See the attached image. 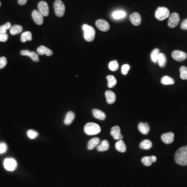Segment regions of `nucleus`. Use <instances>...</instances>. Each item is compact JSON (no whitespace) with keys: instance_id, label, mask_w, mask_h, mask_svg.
Masks as SVG:
<instances>
[{"instance_id":"nucleus-1","label":"nucleus","mask_w":187,"mask_h":187,"mask_svg":"<svg viewBox=\"0 0 187 187\" xmlns=\"http://www.w3.org/2000/svg\"><path fill=\"white\" fill-rule=\"evenodd\" d=\"M174 157L177 164L181 166L187 165V145L178 149Z\"/></svg>"},{"instance_id":"nucleus-2","label":"nucleus","mask_w":187,"mask_h":187,"mask_svg":"<svg viewBox=\"0 0 187 187\" xmlns=\"http://www.w3.org/2000/svg\"><path fill=\"white\" fill-rule=\"evenodd\" d=\"M84 32V37L85 40L88 42H92L95 37V30L92 26L84 24L82 27Z\"/></svg>"},{"instance_id":"nucleus-3","label":"nucleus","mask_w":187,"mask_h":187,"mask_svg":"<svg viewBox=\"0 0 187 187\" xmlns=\"http://www.w3.org/2000/svg\"><path fill=\"white\" fill-rule=\"evenodd\" d=\"M84 130L87 135H95L100 133L101 128L97 124L91 122L85 125Z\"/></svg>"},{"instance_id":"nucleus-4","label":"nucleus","mask_w":187,"mask_h":187,"mask_svg":"<svg viewBox=\"0 0 187 187\" xmlns=\"http://www.w3.org/2000/svg\"><path fill=\"white\" fill-rule=\"evenodd\" d=\"M170 11L168 8L164 7H160L156 10L155 16L157 20L162 21L166 20L170 16Z\"/></svg>"},{"instance_id":"nucleus-5","label":"nucleus","mask_w":187,"mask_h":187,"mask_svg":"<svg viewBox=\"0 0 187 187\" xmlns=\"http://www.w3.org/2000/svg\"><path fill=\"white\" fill-rule=\"evenodd\" d=\"M54 10L56 15L59 17H62L65 13V6L64 3L60 0H56L54 3Z\"/></svg>"},{"instance_id":"nucleus-6","label":"nucleus","mask_w":187,"mask_h":187,"mask_svg":"<svg viewBox=\"0 0 187 187\" xmlns=\"http://www.w3.org/2000/svg\"><path fill=\"white\" fill-rule=\"evenodd\" d=\"M180 20L179 15L177 13H174L171 14L168 21V26L170 28H175L179 23Z\"/></svg>"},{"instance_id":"nucleus-7","label":"nucleus","mask_w":187,"mask_h":187,"mask_svg":"<svg viewBox=\"0 0 187 187\" xmlns=\"http://www.w3.org/2000/svg\"><path fill=\"white\" fill-rule=\"evenodd\" d=\"M17 162L12 158H7L4 160V168L8 171H13L17 167Z\"/></svg>"},{"instance_id":"nucleus-8","label":"nucleus","mask_w":187,"mask_h":187,"mask_svg":"<svg viewBox=\"0 0 187 187\" xmlns=\"http://www.w3.org/2000/svg\"><path fill=\"white\" fill-rule=\"evenodd\" d=\"M173 58L177 62H182L186 59L187 54L180 50H174L172 53Z\"/></svg>"},{"instance_id":"nucleus-9","label":"nucleus","mask_w":187,"mask_h":187,"mask_svg":"<svg viewBox=\"0 0 187 187\" xmlns=\"http://www.w3.org/2000/svg\"><path fill=\"white\" fill-rule=\"evenodd\" d=\"M32 17L35 23L38 25H42L43 23V16L39 12V11L34 10L32 13Z\"/></svg>"},{"instance_id":"nucleus-10","label":"nucleus","mask_w":187,"mask_h":187,"mask_svg":"<svg viewBox=\"0 0 187 187\" xmlns=\"http://www.w3.org/2000/svg\"><path fill=\"white\" fill-rule=\"evenodd\" d=\"M96 27L101 31L107 32L110 29V25L107 21L104 20H98L96 22Z\"/></svg>"},{"instance_id":"nucleus-11","label":"nucleus","mask_w":187,"mask_h":187,"mask_svg":"<svg viewBox=\"0 0 187 187\" xmlns=\"http://www.w3.org/2000/svg\"><path fill=\"white\" fill-rule=\"evenodd\" d=\"M38 8L39 12L43 16L47 17L49 15V8L47 2L45 1H41L38 4Z\"/></svg>"},{"instance_id":"nucleus-12","label":"nucleus","mask_w":187,"mask_h":187,"mask_svg":"<svg viewBox=\"0 0 187 187\" xmlns=\"http://www.w3.org/2000/svg\"><path fill=\"white\" fill-rule=\"evenodd\" d=\"M111 135L116 140H122L123 136L121 134V130L119 126H114L111 130Z\"/></svg>"},{"instance_id":"nucleus-13","label":"nucleus","mask_w":187,"mask_h":187,"mask_svg":"<svg viewBox=\"0 0 187 187\" xmlns=\"http://www.w3.org/2000/svg\"><path fill=\"white\" fill-rule=\"evenodd\" d=\"M20 54L23 56H29L32 59V60L35 62H39V55L35 52H30L28 50H22L20 52Z\"/></svg>"},{"instance_id":"nucleus-14","label":"nucleus","mask_w":187,"mask_h":187,"mask_svg":"<svg viewBox=\"0 0 187 187\" xmlns=\"http://www.w3.org/2000/svg\"><path fill=\"white\" fill-rule=\"evenodd\" d=\"M174 134L172 132L164 133L161 136V139L163 143L166 144H170L174 141Z\"/></svg>"},{"instance_id":"nucleus-15","label":"nucleus","mask_w":187,"mask_h":187,"mask_svg":"<svg viewBox=\"0 0 187 187\" xmlns=\"http://www.w3.org/2000/svg\"><path fill=\"white\" fill-rule=\"evenodd\" d=\"M129 19L132 24L136 26L140 25L141 23V18L140 14L138 13L131 14L129 17Z\"/></svg>"},{"instance_id":"nucleus-16","label":"nucleus","mask_w":187,"mask_h":187,"mask_svg":"<svg viewBox=\"0 0 187 187\" xmlns=\"http://www.w3.org/2000/svg\"><path fill=\"white\" fill-rule=\"evenodd\" d=\"M37 52L40 55H45L47 56H50L53 54L52 50L43 45H41L37 49Z\"/></svg>"},{"instance_id":"nucleus-17","label":"nucleus","mask_w":187,"mask_h":187,"mask_svg":"<svg viewBox=\"0 0 187 187\" xmlns=\"http://www.w3.org/2000/svg\"><path fill=\"white\" fill-rule=\"evenodd\" d=\"M156 156L152 155L150 156H145L143 157L141 159V162L143 164L146 166H149L151 165L152 163L156 162Z\"/></svg>"},{"instance_id":"nucleus-18","label":"nucleus","mask_w":187,"mask_h":187,"mask_svg":"<svg viewBox=\"0 0 187 187\" xmlns=\"http://www.w3.org/2000/svg\"><path fill=\"white\" fill-rule=\"evenodd\" d=\"M105 96L108 104H113L116 101V94L111 91H107L105 92Z\"/></svg>"},{"instance_id":"nucleus-19","label":"nucleus","mask_w":187,"mask_h":187,"mask_svg":"<svg viewBox=\"0 0 187 187\" xmlns=\"http://www.w3.org/2000/svg\"><path fill=\"white\" fill-rule=\"evenodd\" d=\"M138 129L141 133L144 135H147L150 131V126L147 123L140 122L138 124Z\"/></svg>"},{"instance_id":"nucleus-20","label":"nucleus","mask_w":187,"mask_h":187,"mask_svg":"<svg viewBox=\"0 0 187 187\" xmlns=\"http://www.w3.org/2000/svg\"><path fill=\"white\" fill-rule=\"evenodd\" d=\"M93 114L95 118L100 120H104L106 118V116L104 112H102V111L94 109L92 111Z\"/></svg>"},{"instance_id":"nucleus-21","label":"nucleus","mask_w":187,"mask_h":187,"mask_svg":"<svg viewBox=\"0 0 187 187\" xmlns=\"http://www.w3.org/2000/svg\"><path fill=\"white\" fill-rule=\"evenodd\" d=\"M75 118V114L72 111H69L66 114V117L64 120V123L66 125H70L72 123Z\"/></svg>"},{"instance_id":"nucleus-22","label":"nucleus","mask_w":187,"mask_h":187,"mask_svg":"<svg viewBox=\"0 0 187 187\" xmlns=\"http://www.w3.org/2000/svg\"><path fill=\"white\" fill-rule=\"evenodd\" d=\"M100 143V139L96 137L91 139L89 141L88 145H87V149L89 150H93V149H94L95 147H97L99 143Z\"/></svg>"},{"instance_id":"nucleus-23","label":"nucleus","mask_w":187,"mask_h":187,"mask_svg":"<svg viewBox=\"0 0 187 187\" xmlns=\"http://www.w3.org/2000/svg\"><path fill=\"white\" fill-rule=\"evenodd\" d=\"M126 14H127L126 12L125 11L119 10V11H116L112 13V16L114 20H120V19H122L123 18L125 17Z\"/></svg>"},{"instance_id":"nucleus-24","label":"nucleus","mask_w":187,"mask_h":187,"mask_svg":"<svg viewBox=\"0 0 187 187\" xmlns=\"http://www.w3.org/2000/svg\"><path fill=\"white\" fill-rule=\"evenodd\" d=\"M116 148L119 152H125L126 151V146L122 140H119L116 143Z\"/></svg>"},{"instance_id":"nucleus-25","label":"nucleus","mask_w":187,"mask_h":187,"mask_svg":"<svg viewBox=\"0 0 187 187\" xmlns=\"http://www.w3.org/2000/svg\"><path fill=\"white\" fill-rule=\"evenodd\" d=\"M109 148V143L108 141L106 140L102 141L101 144L97 147V150L100 152L108 150Z\"/></svg>"},{"instance_id":"nucleus-26","label":"nucleus","mask_w":187,"mask_h":187,"mask_svg":"<svg viewBox=\"0 0 187 187\" xmlns=\"http://www.w3.org/2000/svg\"><path fill=\"white\" fill-rule=\"evenodd\" d=\"M152 146V143L149 140L146 139L141 141V143L140 144L139 147L142 149L144 150H149Z\"/></svg>"},{"instance_id":"nucleus-27","label":"nucleus","mask_w":187,"mask_h":187,"mask_svg":"<svg viewBox=\"0 0 187 187\" xmlns=\"http://www.w3.org/2000/svg\"><path fill=\"white\" fill-rule=\"evenodd\" d=\"M107 79L108 80V86L109 88H113L116 86L117 81L116 77L113 75H108L107 77Z\"/></svg>"},{"instance_id":"nucleus-28","label":"nucleus","mask_w":187,"mask_h":187,"mask_svg":"<svg viewBox=\"0 0 187 187\" xmlns=\"http://www.w3.org/2000/svg\"><path fill=\"white\" fill-rule=\"evenodd\" d=\"M32 40V33L30 31H26L22 33L21 35V41L22 42L25 43L28 41H31Z\"/></svg>"},{"instance_id":"nucleus-29","label":"nucleus","mask_w":187,"mask_h":187,"mask_svg":"<svg viewBox=\"0 0 187 187\" xmlns=\"http://www.w3.org/2000/svg\"><path fill=\"white\" fill-rule=\"evenodd\" d=\"M23 28L22 26L18 25H16L11 27L10 29V32L12 35H16L20 33L23 31Z\"/></svg>"},{"instance_id":"nucleus-30","label":"nucleus","mask_w":187,"mask_h":187,"mask_svg":"<svg viewBox=\"0 0 187 187\" xmlns=\"http://www.w3.org/2000/svg\"><path fill=\"white\" fill-rule=\"evenodd\" d=\"M175 83V81L172 77L168 76H164L161 79V83L163 85H173Z\"/></svg>"},{"instance_id":"nucleus-31","label":"nucleus","mask_w":187,"mask_h":187,"mask_svg":"<svg viewBox=\"0 0 187 187\" xmlns=\"http://www.w3.org/2000/svg\"><path fill=\"white\" fill-rule=\"evenodd\" d=\"M158 62L159 66H160L161 67H164L166 63V57L165 55L163 53L159 54Z\"/></svg>"},{"instance_id":"nucleus-32","label":"nucleus","mask_w":187,"mask_h":187,"mask_svg":"<svg viewBox=\"0 0 187 187\" xmlns=\"http://www.w3.org/2000/svg\"><path fill=\"white\" fill-rule=\"evenodd\" d=\"M160 54V50L158 48H155L153 50L151 54V59L152 60L153 62H158V57L159 54Z\"/></svg>"},{"instance_id":"nucleus-33","label":"nucleus","mask_w":187,"mask_h":187,"mask_svg":"<svg viewBox=\"0 0 187 187\" xmlns=\"http://www.w3.org/2000/svg\"><path fill=\"white\" fill-rule=\"evenodd\" d=\"M109 68L112 71H116L119 68V64L117 60H113L109 64Z\"/></svg>"},{"instance_id":"nucleus-34","label":"nucleus","mask_w":187,"mask_h":187,"mask_svg":"<svg viewBox=\"0 0 187 187\" xmlns=\"http://www.w3.org/2000/svg\"><path fill=\"white\" fill-rule=\"evenodd\" d=\"M180 71L181 79L187 80V68L185 66H181L180 68Z\"/></svg>"},{"instance_id":"nucleus-35","label":"nucleus","mask_w":187,"mask_h":187,"mask_svg":"<svg viewBox=\"0 0 187 187\" xmlns=\"http://www.w3.org/2000/svg\"><path fill=\"white\" fill-rule=\"evenodd\" d=\"M11 23H7L4 25L0 26V33H6V31L11 28Z\"/></svg>"},{"instance_id":"nucleus-36","label":"nucleus","mask_w":187,"mask_h":187,"mask_svg":"<svg viewBox=\"0 0 187 187\" xmlns=\"http://www.w3.org/2000/svg\"><path fill=\"white\" fill-rule=\"evenodd\" d=\"M39 133L37 131H35L32 129H29V131H27V135L30 139H35L38 136Z\"/></svg>"},{"instance_id":"nucleus-37","label":"nucleus","mask_w":187,"mask_h":187,"mask_svg":"<svg viewBox=\"0 0 187 187\" xmlns=\"http://www.w3.org/2000/svg\"><path fill=\"white\" fill-rule=\"evenodd\" d=\"M8 64V60L6 57H0V69L4 68Z\"/></svg>"},{"instance_id":"nucleus-38","label":"nucleus","mask_w":187,"mask_h":187,"mask_svg":"<svg viewBox=\"0 0 187 187\" xmlns=\"http://www.w3.org/2000/svg\"><path fill=\"white\" fill-rule=\"evenodd\" d=\"M8 149L7 145L4 143H0V154L5 152Z\"/></svg>"},{"instance_id":"nucleus-39","label":"nucleus","mask_w":187,"mask_h":187,"mask_svg":"<svg viewBox=\"0 0 187 187\" xmlns=\"http://www.w3.org/2000/svg\"><path fill=\"white\" fill-rule=\"evenodd\" d=\"M129 68H130V67L128 65H127V64L124 65L122 67V73L124 75H125L128 71Z\"/></svg>"},{"instance_id":"nucleus-40","label":"nucleus","mask_w":187,"mask_h":187,"mask_svg":"<svg viewBox=\"0 0 187 187\" xmlns=\"http://www.w3.org/2000/svg\"><path fill=\"white\" fill-rule=\"evenodd\" d=\"M8 37L6 33H0V42H5L8 41Z\"/></svg>"},{"instance_id":"nucleus-41","label":"nucleus","mask_w":187,"mask_h":187,"mask_svg":"<svg viewBox=\"0 0 187 187\" xmlns=\"http://www.w3.org/2000/svg\"><path fill=\"white\" fill-rule=\"evenodd\" d=\"M181 29L183 30H187V19L184 20L181 25Z\"/></svg>"},{"instance_id":"nucleus-42","label":"nucleus","mask_w":187,"mask_h":187,"mask_svg":"<svg viewBox=\"0 0 187 187\" xmlns=\"http://www.w3.org/2000/svg\"><path fill=\"white\" fill-rule=\"evenodd\" d=\"M27 0H18V3L20 5H24L27 3Z\"/></svg>"},{"instance_id":"nucleus-43","label":"nucleus","mask_w":187,"mask_h":187,"mask_svg":"<svg viewBox=\"0 0 187 187\" xmlns=\"http://www.w3.org/2000/svg\"><path fill=\"white\" fill-rule=\"evenodd\" d=\"M1 2H0V7H1Z\"/></svg>"}]
</instances>
